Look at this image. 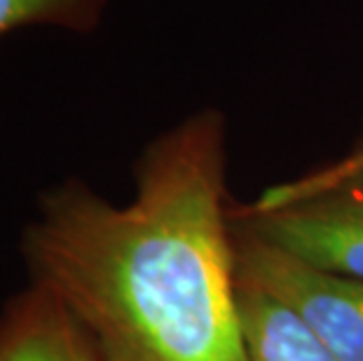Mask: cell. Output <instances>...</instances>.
Here are the masks:
<instances>
[{"label": "cell", "mask_w": 363, "mask_h": 361, "mask_svg": "<svg viewBox=\"0 0 363 361\" xmlns=\"http://www.w3.org/2000/svg\"><path fill=\"white\" fill-rule=\"evenodd\" d=\"M225 162V120L208 109L145 145L131 202L82 181L40 197L21 237L30 287L101 361H246Z\"/></svg>", "instance_id": "obj_1"}, {"label": "cell", "mask_w": 363, "mask_h": 361, "mask_svg": "<svg viewBox=\"0 0 363 361\" xmlns=\"http://www.w3.org/2000/svg\"><path fill=\"white\" fill-rule=\"evenodd\" d=\"M237 274L286 303L337 361H363V279L323 270L237 228Z\"/></svg>", "instance_id": "obj_2"}, {"label": "cell", "mask_w": 363, "mask_h": 361, "mask_svg": "<svg viewBox=\"0 0 363 361\" xmlns=\"http://www.w3.org/2000/svg\"><path fill=\"white\" fill-rule=\"evenodd\" d=\"M239 230L305 263L363 279V190L267 197L233 213Z\"/></svg>", "instance_id": "obj_3"}, {"label": "cell", "mask_w": 363, "mask_h": 361, "mask_svg": "<svg viewBox=\"0 0 363 361\" xmlns=\"http://www.w3.org/2000/svg\"><path fill=\"white\" fill-rule=\"evenodd\" d=\"M0 361H101L50 294L30 287L0 314Z\"/></svg>", "instance_id": "obj_4"}, {"label": "cell", "mask_w": 363, "mask_h": 361, "mask_svg": "<svg viewBox=\"0 0 363 361\" xmlns=\"http://www.w3.org/2000/svg\"><path fill=\"white\" fill-rule=\"evenodd\" d=\"M237 317L246 361H337L289 305L239 274Z\"/></svg>", "instance_id": "obj_5"}, {"label": "cell", "mask_w": 363, "mask_h": 361, "mask_svg": "<svg viewBox=\"0 0 363 361\" xmlns=\"http://www.w3.org/2000/svg\"><path fill=\"white\" fill-rule=\"evenodd\" d=\"M113 0H0V35L48 26L87 35L101 26Z\"/></svg>", "instance_id": "obj_6"}, {"label": "cell", "mask_w": 363, "mask_h": 361, "mask_svg": "<svg viewBox=\"0 0 363 361\" xmlns=\"http://www.w3.org/2000/svg\"><path fill=\"white\" fill-rule=\"evenodd\" d=\"M333 188L363 190V139L350 152H345L342 157H337L319 169H312L307 174H300L291 181L277 183V186L267 188L262 195L293 197V195H310V193H319V190H333Z\"/></svg>", "instance_id": "obj_7"}]
</instances>
